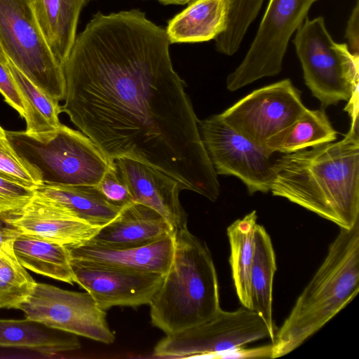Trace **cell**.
<instances>
[{
    "label": "cell",
    "mask_w": 359,
    "mask_h": 359,
    "mask_svg": "<svg viewBox=\"0 0 359 359\" xmlns=\"http://www.w3.org/2000/svg\"><path fill=\"white\" fill-rule=\"evenodd\" d=\"M170 44L139 10L96 13L62 65L61 111L110 161H141L215 201L217 175Z\"/></svg>",
    "instance_id": "cell-1"
},
{
    "label": "cell",
    "mask_w": 359,
    "mask_h": 359,
    "mask_svg": "<svg viewBox=\"0 0 359 359\" xmlns=\"http://www.w3.org/2000/svg\"><path fill=\"white\" fill-rule=\"evenodd\" d=\"M270 191L340 227L359 221V135L285 154L273 162Z\"/></svg>",
    "instance_id": "cell-2"
},
{
    "label": "cell",
    "mask_w": 359,
    "mask_h": 359,
    "mask_svg": "<svg viewBox=\"0 0 359 359\" xmlns=\"http://www.w3.org/2000/svg\"><path fill=\"white\" fill-rule=\"evenodd\" d=\"M359 292V221L340 231L272 341V357L291 353L320 330Z\"/></svg>",
    "instance_id": "cell-3"
},
{
    "label": "cell",
    "mask_w": 359,
    "mask_h": 359,
    "mask_svg": "<svg viewBox=\"0 0 359 359\" xmlns=\"http://www.w3.org/2000/svg\"><path fill=\"white\" fill-rule=\"evenodd\" d=\"M149 304L152 325L165 334L206 321L221 309L210 251L187 226L175 231L170 266Z\"/></svg>",
    "instance_id": "cell-4"
},
{
    "label": "cell",
    "mask_w": 359,
    "mask_h": 359,
    "mask_svg": "<svg viewBox=\"0 0 359 359\" xmlns=\"http://www.w3.org/2000/svg\"><path fill=\"white\" fill-rule=\"evenodd\" d=\"M6 134L17 153L39 172L42 184L98 186L113 162L83 133L62 123L46 133Z\"/></svg>",
    "instance_id": "cell-5"
},
{
    "label": "cell",
    "mask_w": 359,
    "mask_h": 359,
    "mask_svg": "<svg viewBox=\"0 0 359 359\" xmlns=\"http://www.w3.org/2000/svg\"><path fill=\"white\" fill-rule=\"evenodd\" d=\"M292 42L305 83L323 108L348 102L358 91L359 55L334 41L323 17H306Z\"/></svg>",
    "instance_id": "cell-6"
},
{
    "label": "cell",
    "mask_w": 359,
    "mask_h": 359,
    "mask_svg": "<svg viewBox=\"0 0 359 359\" xmlns=\"http://www.w3.org/2000/svg\"><path fill=\"white\" fill-rule=\"evenodd\" d=\"M0 44L6 56L38 88L63 100L62 65L48 48L31 0H0Z\"/></svg>",
    "instance_id": "cell-7"
},
{
    "label": "cell",
    "mask_w": 359,
    "mask_h": 359,
    "mask_svg": "<svg viewBox=\"0 0 359 359\" xmlns=\"http://www.w3.org/2000/svg\"><path fill=\"white\" fill-rule=\"evenodd\" d=\"M265 338L269 330L258 313L245 307L233 311L220 309L209 320L166 334L156 345L159 358H216L217 354Z\"/></svg>",
    "instance_id": "cell-8"
},
{
    "label": "cell",
    "mask_w": 359,
    "mask_h": 359,
    "mask_svg": "<svg viewBox=\"0 0 359 359\" xmlns=\"http://www.w3.org/2000/svg\"><path fill=\"white\" fill-rule=\"evenodd\" d=\"M316 1L269 0L245 57L227 77L229 91L280 72L290 38Z\"/></svg>",
    "instance_id": "cell-9"
},
{
    "label": "cell",
    "mask_w": 359,
    "mask_h": 359,
    "mask_svg": "<svg viewBox=\"0 0 359 359\" xmlns=\"http://www.w3.org/2000/svg\"><path fill=\"white\" fill-rule=\"evenodd\" d=\"M202 141L216 174L234 176L250 194L270 191L274 177L273 154L242 136L221 117L199 121Z\"/></svg>",
    "instance_id": "cell-10"
},
{
    "label": "cell",
    "mask_w": 359,
    "mask_h": 359,
    "mask_svg": "<svg viewBox=\"0 0 359 359\" xmlns=\"http://www.w3.org/2000/svg\"><path fill=\"white\" fill-rule=\"evenodd\" d=\"M18 309L24 312L26 318L48 327L107 344L115 340L105 311L88 292L69 291L36 283L32 293Z\"/></svg>",
    "instance_id": "cell-11"
},
{
    "label": "cell",
    "mask_w": 359,
    "mask_h": 359,
    "mask_svg": "<svg viewBox=\"0 0 359 359\" xmlns=\"http://www.w3.org/2000/svg\"><path fill=\"white\" fill-rule=\"evenodd\" d=\"M306 109L301 91L285 79L252 91L220 116L242 136L264 147L269 138L292 123Z\"/></svg>",
    "instance_id": "cell-12"
},
{
    "label": "cell",
    "mask_w": 359,
    "mask_h": 359,
    "mask_svg": "<svg viewBox=\"0 0 359 359\" xmlns=\"http://www.w3.org/2000/svg\"><path fill=\"white\" fill-rule=\"evenodd\" d=\"M75 283L106 311L115 306L149 304L161 286V273L88 264L71 259Z\"/></svg>",
    "instance_id": "cell-13"
},
{
    "label": "cell",
    "mask_w": 359,
    "mask_h": 359,
    "mask_svg": "<svg viewBox=\"0 0 359 359\" xmlns=\"http://www.w3.org/2000/svg\"><path fill=\"white\" fill-rule=\"evenodd\" d=\"M114 161L133 201L156 210L175 231L187 226V215L179 200L183 189L175 179L133 158L122 157Z\"/></svg>",
    "instance_id": "cell-14"
},
{
    "label": "cell",
    "mask_w": 359,
    "mask_h": 359,
    "mask_svg": "<svg viewBox=\"0 0 359 359\" xmlns=\"http://www.w3.org/2000/svg\"><path fill=\"white\" fill-rule=\"evenodd\" d=\"M22 233L68 245L92 239L102 226L90 224L60 205L34 195L18 212L5 218Z\"/></svg>",
    "instance_id": "cell-15"
},
{
    "label": "cell",
    "mask_w": 359,
    "mask_h": 359,
    "mask_svg": "<svg viewBox=\"0 0 359 359\" xmlns=\"http://www.w3.org/2000/svg\"><path fill=\"white\" fill-rule=\"evenodd\" d=\"M71 259L79 262L165 275L175 250V233L136 247L110 248L91 240L66 245Z\"/></svg>",
    "instance_id": "cell-16"
},
{
    "label": "cell",
    "mask_w": 359,
    "mask_h": 359,
    "mask_svg": "<svg viewBox=\"0 0 359 359\" xmlns=\"http://www.w3.org/2000/svg\"><path fill=\"white\" fill-rule=\"evenodd\" d=\"M175 231L156 210L133 201L122 207L118 215L90 240L110 248L136 247L154 242Z\"/></svg>",
    "instance_id": "cell-17"
},
{
    "label": "cell",
    "mask_w": 359,
    "mask_h": 359,
    "mask_svg": "<svg viewBox=\"0 0 359 359\" xmlns=\"http://www.w3.org/2000/svg\"><path fill=\"white\" fill-rule=\"evenodd\" d=\"M229 0H194L169 20L165 29L170 43L215 39L226 29Z\"/></svg>",
    "instance_id": "cell-18"
},
{
    "label": "cell",
    "mask_w": 359,
    "mask_h": 359,
    "mask_svg": "<svg viewBox=\"0 0 359 359\" xmlns=\"http://www.w3.org/2000/svg\"><path fill=\"white\" fill-rule=\"evenodd\" d=\"M34 194L60 205L95 226H104L121 209L111 203L97 186L41 184L34 189Z\"/></svg>",
    "instance_id": "cell-19"
},
{
    "label": "cell",
    "mask_w": 359,
    "mask_h": 359,
    "mask_svg": "<svg viewBox=\"0 0 359 359\" xmlns=\"http://www.w3.org/2000/svg\"><path fill=\"white\" fill-rule=\"evenodd\" d=\"M14 255L25 268L69 284L75 283L71 257L65 245L22 233L14 241Z\"/></svg>",
    "instance_id": "cell-20"
},
{
    "label": "cell",
    "mask_w": 359,
    "mask_h": 359,
    "mask_svg": "<svg viewBox=\"0 0 359 359\" xmlns=\"http://www.w3.org/2000/svg\"><path fill=\"white\" fill-rule=\"evenodd\" d=\"M0 347L55 354L77 350L81 345L73 334L48 327L28 318H0Z\"/></svg>",
    "instance_id": "cell-21"
},
{
    "label": "cell",
    "mask_w": 359,
    "mask_h": 359,
    "mask_svg": "<svg viewBox=\"0 0 359 359\" xmlns=\"http://www.w3.org/2000/svg\"><path fill=\"white\" fill-rule=\"evenodd\" d=\"M254 242L255 251L250 272L251 309L265 322L272 342L276 332L272 311L273 283L276 271V255L271 237L262 225L257 224Z\"/></svg>",
    "instance_id": "cell-22"
},
{
    "label": "cell",
    "mask_w": 359,
    "mask_h": 359,
    "mask_svg": "<svg viewBox=\"0 0 359 359\" xmlns=\"http://www.w3.org/2000/svg\"><path fill=\"white\" fill-rule=\"evenodd\" d=\"M337 138V132L323 109H306L292 123L269 138L264 147L271 154H288Z\"/></svg>",
    "instance_id": "cell-23"
},
{
    "label": "cell",
    "mask_w": 359,
    "mask_h": 359,
    "mask_svg": "<svg viewBox=\"0 0 359 359\" xmlns=\"http://www.w3.org/2000/svg\"><path fill=\"white\" fill-rule=\"evenodd\" d=\"M257 215L252 211L227 228L230 244L229 263L233 285L243 307L251 309L250 272L255 251V230Z\"/></svg>",
    "instance_id": "cell-24"
},
{
    "label": "cell",
    "mask_w": 359,
    "mask_h": 359,
    "mask_svg": "<svg viewBox=\"0 0 359 359\" xmlns=\"http://www.w3.org/2000/svg\"><path fill=\"white\" fill-rule=\"evenodd\" d=\"M4 62L8 68L22 97L26 121L25 131L38 134L54 130L61 124L59 101L52 99L33 83L7 57Z\"/></svg>",
    "instance_id": "cell-25"
},
{
    "label": "cell",
    "mask_w": 359,
    "mask_h": 359,
    "mask_svg": "<svg viewBox=\"0 0 359 359\" xmlns=\"http://www.w3.org/2000/svg\"><path fill=\"white\" fill-rule=\"evenodd\" d=\"M39 29L53 55L62 65L76 39L70 28L62 0H31Z\"/></svg>",
    "instance_id": "cell-26"
},
{
    "label": "cell",
    "mask_w": 359,
    "mask_h": 359,
    "mask_svg": "<svg viewBox=\"0 0 359 359\" xmlns=\"http://www.w3.org/2000/svg\"><path fill=\"white\" fill-rule=\"evenodd\" d=\"M36 284L14 255H0V309H18Z\"/></svg>",
    "instance_id": "cell-27"
},
{
    "label": "cell",
    "mask_w": 359,
    "mask_h": 359,
    "mask_svg": "<svg viewBox=\"0 0 359 359\" xmlns=\"http://www.w3.org/2000/svg\"><path fill=\"white\" fill-rule=\"evenodd\" d=\"M0 177L32 189L42 184L39 172L17 153L1 126Z\"/></svg>",
    "instance_id": "cell-28"
},
{
    "label": "cell",
    "mask_w": 359,
    "mask_h": 359,
    "mask_svg": "<svg viewBox=\"0 0 359 359\" xmlns=\"http://www.w3.org/2000/svg\"><path fill=\"white\" fill-rule=\"evenodd\" d=\"M34 195V189L0 177V217H8L25 206Z\"/></svg>",
    "instance_id": "cell-29"
},
{
    "label": "cell",
    "mask_w": 359,
    "mask_h": 359,
    "mask_svg": "<svg viewBox=\"0 0 359 359\" xmlns=\"http://www.w3.org/2000/svg\"><path fill=\"white\" fill-rule=\"evenodd\" d=\"M98 188L114 205L123 207L133 201L130 190L121 179L115 161H113L102 177Z\"/></svg>",
    "instance_id": "cell-30"
},
{
    "label": "cell",
    "mask_w": 359,
    "mask_h": 359,
    "mask_svg": "<svg viewBox=\"0 0 359 359\" xmlns=\"http://www.w3.org/2000/svg\"><path fill=\"white\" fill-rule=\"evenodd\" d=\"M264 0H229L227 20L231 26L245 29L257 18Z\"/></svg>",
    "instance_id": "cell-31"
},
{
    "label": "cell",
    "mask_w": 359,
    "mask_h": 359,
    "mask_svg": "<svg viewBox=\"0 0 359 359\" xmlns=\"http://www.w3.org/2000/svg\"><path fill=\"white\" fill-rule=\"evenodd\" d=\"M0 93L5 101L25 118V109L22 97L3 60H0Z\"/></svg>",
    "instance_id": "cell-32"
},
{
    "label": "cell",
    "mask_w": 359,
    "mask_h": 359,
    "mask_svg": "<svg viewBox=\"0 0 359 359\" xmlns=\"http://www.w3.org/2000/svg\"><path fill=\"white\" fill-rule=\"evenodd\" d=\"M272 352V344L252 348L242 346L220 353L216 358H271Z\"/></svg>",
    "instance_id": "cell-33"
},
{
    "label": "cell",
    "mask_w": 359,
    "mask_h": 359,
    "mask_svg": "<svg viewBox=\"0 0 359 359\" xmlns=\"http://www.w3.org/2000/svg\"><path fill=\"white\" fill-rule=\"evenodd\" d=\"M22 232L0 217V255H14L13 245L15 240Z\"/></svg>",
    "instance_id": "cell-34"
},
{
    "label": "cell",
    "mask_w": 359,
    "mask_h": 359,
    "mask_svg": "<svg viewBox=\"0 0 359 359\" xmlns=\"http://www.w3.org/2000/svg\"><path fill=\"white\" fill-rule=\"evenodd\" d=\"M358 20H359V5L356 2L355 8L347 22L345 32V38L348 41L349 50L355 54H358Z\"/></svg>",
    "instance_id": "cell-35"
},
{
    "label": "cell",
    "mask_w": 359,
    "mask_h": 359,
    "mask_svg": "<svg viewBox=\"0 0 359 359\" xmlns=\"http://www.w3.org/2000/svg\"><path fill=\"white\" fill-rule=\"evenodd\" d=\"M90 0H62L65 15L68 24L74 32L76 31V27L80 13L83 7Z\"/></svg>",
    "instance_id": "cell-36"
},
{
    "label": "cell",
    "mask_w": 359,
    "mask_h": 359,
    "mask_svg": "<svg viewBox=\"0 0 359 359\" xmlns=\"http://www.w3.org/2000/svg\"><path fill=\"white\" fill-rule=\"evenodd\" d=\"M164 5H184L189 4L194 0H156Z\"/></svg>",
    "instance_id": "cell-37"
},
{
    "label": "cell",
    "mask_w": 359,
    "mask_h": 359,
    "mask_svg": "<svg viewBox=\"0 0 359 359\" xmlns=\"http://www.w3.org/2000/svg\"><path fill=\"white\" fill-rule=\"evenodd\" d=\"M6 57V55L2 49V47L0 44V60H3Z\"/></svg>",
    "instance_id": "cell-38"
}]
</instances>
